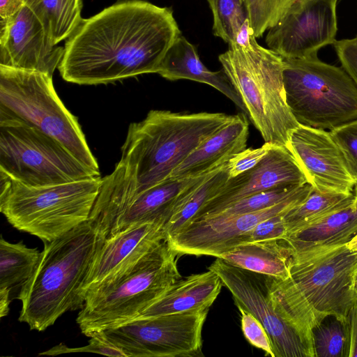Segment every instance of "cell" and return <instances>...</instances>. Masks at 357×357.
<instances>
[{
    "mask_svg": "<svg viewBox=\"0 0 357 357\" xmlns=\"http://www.w3.org/2000/svg\"><path fill=\"white\" fill-rule=\"evenodd\" d=\"M235 115L151 110L130 124L121 156L102 178L107 199L121 216L135 198L167 179L206 139L230 123Z\"/></svg>",
    "mask_w": 357,
    "mask_h": 357,
    "instance_id": "obj_2",
    "label": "cell"
},
{
    "mask_svg": "<svg viewBox=\"0 0 357 357\" xmlns=\"http://www.w3.org/2000/svg\"><path fill=\"white\" fill-rule=\"evenodd\" d=\"M40 20L54 45L66 40L83 19L82 0H24Z\"/></svg>",
    "mask_w": 357,
    "mask_h": 357,
    "instance_id": "obj_26",
    "label": "cell"
},
{
    "mask_svg": "<svg viewBox=\"0 0 357 357\" xmlns=\"http://www.w3.org/2000/svg\"><path fill=\"white\" fill-rule=\"evenodd\" d=\"M24 6V0H0V26L7 24Z\"/></svg>",
    "mask_w": 357,
    "mask_h": 357,
    "instance_id": "obj_40",
    "label": "cell"
},
{
    "mask_svg": "<svg viewBox=\"0 0 357 357\" xmlns=\"http://www.w3.org/2000/svg\"><path fill=\"white\" fill-rule=\"evenodd\" d=\"M347 245L350 249L357 250V235L348 243Z\"/></svg>",
    "mask_w": 357,
    "mask_h": 357,
    "instance_id": "obj_43",
    "label": "cell"
},
{
    "mask_svg": "<svg viewBox=\"0 0 357 357\" xmlns=\"http://www.w3.org/2000/svg\"><path fill=\"white\" fill-rule=\"evenodd\" d=\"M357 235V199L286 235L292 252L317 246L348 244Z\"/></svg>",
    "mask_w": 357,
    "mask_h": 357,
    "instance_id": "obj_23",
    "label": "cell"
},
{
    "mask_svg": "<svg viewBox=\"0 0 357 357\" xmlns=\"http://www.w3.org/2000/svg\"><path fill=\"white\" fill-rule=\"evenodd\" d=\"M0 109L56 139L100 174L77 118L57 95L52 75L0 65Z\"/></svg>",
    "mask_w": 357,
    "mask_h": 357,
    "instance_id": "obj_9",
    "label": "cell"
},
{
    "mask_svg": "<svg viewBox=\"0 0 357 357\" xmlns=\"http://www.w3.org/2000/svg\"><path fill=\"white\" fill-rule=\"evenodd\" d=\"M248 135L249 123L245 114L235 115L233 121L197 146L169 178H191L211 172L245 149Z\"/></svg>",
    "mask_w": 357,
    "mask_h": 357,
    "instance_id": "obj_20",
    "label": "cell"
},
{
    "mask_svg": "<svg viewBox=\"0 0 357 357\" xmlns=\"http://www.w3.org/2000/svg\"><path fill=\"white\" fill-rule=\"evenodd\" d=\"M357 37V36H356Z\"/></svg>",
    "mask_w": 357,
    "mask_h": 357,
    "instance_id": "obj_47",
    "label": "cell"
},
{
    "mask_svg": "<svg viewBox=\"0 0 357 357\" xmlns=\"http://www.w3.org/2000/svg\"><path fill=\"white\" fill-rule=\"evenodd\" d=\"M229 178L227 162L213 171L173 212L163 225L166 238L189 225L204 204L218 192Z\"/></svg>",
    "mask_w": 357,
    "mask_h": 357,
    "instance_id": "obj_27",
    "label": "cell"
},
{
    "mask_svg": "<svg viewBox=\"0 0 357 357\" xmlns=\"http://www.w3.org/2000/svg\"><path fill=\"white\" fill-rule=\"evenodd\" d=\"M167 238L123 273L89 292L76 321L87 337L135 317L181 276Z\"/></svg>",
    "mask_w": 357,
    "mask_h": 357,
    "instance_id": "obj_5",
    "label": "cell"
},
{
    "mask_svg": "<svg viewBox=\"0 0 357 357\" xmlns=\"http://www.w3.org/2000/svg\"><path fill=\"white\" fill-rule=\"evenodd\" d=\"M315 357H346L348 355L347 323L333 317L313 330Z\"/></svg>",
    "mask_w": 357,
    "mask_h": 357,
    "instance_id": "obj_30",
    "label": "cell"
},
{
    "mask_svg": "<svg viewBox=\"0 0 357 357\" xmlns=\"http://www.w3.org/2000/svg\"><path fill=\"white\" fill-rule=\"evenodd\" d=\"M337 0H294L266 36L268 48L284 59L317 54L333 45L337 31Z\"/></svg>",
    "mask_w": 357,
    "mask_h": 357,
    "instance_id": "obj_14",
    "label": "cell"
},
{
    "mask_svg": "<svg viewBox=\"0 0 357 357\" xmlns=\"http://www.w3.org/2000/svg\"><path fill=\"white\" fill-rule=\"evenodd\" d=\"M254 32L251 27L248 18L244 22L238 30L234 42L230 45H236L238 47H245L250 45L252 38L254 36Z\"/></svg>",
    "mask_w": 357,
    "mask_h": 357,
    "instance_id": "obj_41",
    "label": "cell"
},
{
    "mask_svg": "<svg viewBox=\"0 0 357 357\" xmlns=\"http://www.w3.org/2000/svg\"><path fill=\"white\" fill-rule=\"evenodd\" d=\"M289 276L271 277L276 310L313 339V330L327 317L347 323L357 303V250L347 244L292 252Z\"/></svg>",
    "mask_w": 357,
    "mask_h": 357,
    "instance_id": "obj_3",
    "label": "cell"
},
{
    "mask_svg": "<svg viewBox=\"0 0 357 357\" xmlns=\"http://www.w3.org/2000/svg\"><path fill=\"white\" fill-rule=\"evenodd\" d=\"M100 241L87 221L44 242L36 269L17 296L20 322L43 331L66 312L83 307L81 286Z\"/></svg>",
    "mask_w": 357,
    "mask_h": 357,
    "instance_id": "obj_4",
    "label": "cell"
},
{
    "mask_svg": "<svg viewBox=\"0 0 357 357\" xmlns=\"http://www.w3.org/2000/svg\"><path fill=\"white\" fill-rule=\"evenodd\" d=\"M0 181L1 213L13 227L45 242L89 220L102 178L31 186L0 172Z\"/></svg>",
    "mask_w": 357,
    "mask_h": 357,
    "instance_id": "obj_7",
    "label": "cell"
},
{
    "mask_svg": "<svg viewBox=\"0 0 357 357\" xmlns=\"http://www.w3.org/2000/svg\"><path fill=\"white\" fill-rule=\"evenodd\" d=\"M286 1L290 3V2L293 1L294 0H286Z\"/></svg>",
    "mask_w": 357,
    "mask_h": 357,
    "instance_id": "obj_46",
    "label": "cell"
},
{
    "mask_svg": "<svg viewBox=\"0 0 357 357\" xmlns=\"http://www.w3.org/2000/svg\"><path fill=\"white\" fill-rule=\"evenodd\" d=\"M256 38L254 36L245 47L229 46L219 61L264 141L287 147L299 124L286 101L283 58L259 45Z\"/></svg>",
    "mask_w": 357,
    "mask_h": 357,
    "instance_id": "obj_6",
    "label": "cell"
},
{
    "mask_svg": "<svg viewBox=\"0 0 357 357\" xmlns=\"http://www.w3.org/2000/svg\"><path fill=\"white\" fill-rule=\"evenodd\" d=\"M157 73L171 81L190 79L210 85L229 98L246 114L242 100L224 71L208 70L200 60L194 45L182 35L168 50Z\"/></svg>",
    "mask_w": 357,
    "mask_h": 357,
    "instance_id": "obj_22",
    "label": "cell"
},
{
    "mask_svg": "<svg viewBox=\"0 0 357 357\" xmlns=\"http://www.w3.org/2000/svg\"><path fill=\"white\" fill-rule=\"evenodd\" d=\"M211 172L191 178H169L140 193L119 217L109 236L135 225H164L173 212Z\"/></svg>",
    "mask_w": 357,
    "mask_h": 357,
    "instance_id": "obj_19",
    "label": "cell"
},
{
    "mask_svg": "<svg viewBox=\"0 0 357 357\" xmlns=\"http://www.w3.org/2000/svg\"><path fill=\"white\" fill-rule=\"evenodd\" d=\"M274 145L265 142L256 149H245L233 155L228 161L229 176L236 177L254 168Z\"/></svg>",
    "mask_w": 357,
    "mask_h": 357,
    "instance_id": "obj_36",
    "label": "cell"
},
{
    "mask_svg": "<svg viewBox=\"0 0 357 357\" xmlns=\"http://www.w3.org/2000/svg\"><path fill=\"white\" fill-rule=\"evenodd\" d=\"M278 1L245 0L248 18L256 38L261 37L276 24Z\"/></svg>",
    "mask_w": 357,
    "mask_h": 357,
    "instance_id": "obj_32",
    "label": "cell"
},
{
    "mask_svg": "<svg viewBox=\"0 0 357 357\" xmlns=\"http://www.w3.org/2000/svg\"><path fill=\"white\" fill-rule=\"evenodd\" d=\"M0 172L31 186L100 176L58 140L1 109Z\"/></svg>",
    "mask_w": 357,
    "mask_h": 357,
    "instance_id": "obj_10",
    "label": "cell"
},
{
    "mask_svg": "<svg viewBox=\"0 0 357 357\" xmlns=\"http://www.w3.org/2000/svg\"><path fill=\"white\" fill-rule=\"evenodd\" d=\"M283 61L286 101L299 125L331 131L357 119V86L342 67L317 54Z\"/></svg>",
    "mask_w": 357,
    "mask_h": 357,
    "instance_id": "obj_8",
    "label": "cell"
},
{
    "mask_svg": "<svg viewBox=\"0 0 357 357\" xmlns=\"http://www.w3.org/2000/svg\"><path fill=\"white\" fill-rule=\"evenodd\" d=\"M291 256V250L283 239H272L238 245L217 258L248 271L284 280L289 276Z\"/></svg>",
    "mask_w": 357,
    "mask_h": 357,
    "instance_id": "obj_24",
    "label": "cell"
},
{
    "mask_svg": "<svg viewBox=\"0 0 357 357\" xmlns=\"http://www.w3.org/2000/svg\"><path fill=\"white\" fill-rule=\"evenodd\" d=\"M208 269L220 277L238 308L252 313L264 326L275 357H315L314 340L275 308L271 296V276L233 266L220 258Z\"/></svg>",
    "mask_w": 357,
    "mask_h": 357,
    "instance_id": "obj_12",
    "label": "cell"
},
{
    "mask_svg": "<svg viewBox=\"0 0 357 357\" xmlns=\"http://www.w3.org/2000/svg\"><path fill=\"white\" fill-rule=\"evenodd\" d=\"M213 15V34L231 45L248 18L245 0H206Z\"/></svg>",
    "mask_w": 357,
    "mask_h": 357,
    "instance_id": "obj_29",
    "label": "cell"
},
{
    "mask_svg": "<svg viewBox=\"0 0 357 357\" xmlns=\"http://www.w3.org/2000/svg\"><path fill=\"white\" fill-rule=\"evenodd\" d=\"M348 331L347 357L357 356V303L349 312L347 321Z\"/></svg>",
    "mask_w": 357,
    "mask_h": 357,
    "instance_id": "obj_39",
    "label": "cell"
},
{
    "mask_svg": "<svg viewBox=\"0 0 357 357\" xmlns=\"http://www.w3.org/2000/svg\"><path fill=\"white\" fill-rule=\"evenodd\" d=\"M357 183V119L330 131Z\"/></svg>",
    "mask_w": 357,
    "mask_h": 357,
    "instance_id": "obj_33",
    "label": "cell"
},
{
    "mask_svg": "<svg viewBox=\"0 0 357 357\" xmlns=\"http://www.w3.org/2000/svg\"><path fill=\"white\" fill-rule=\"evenodd\" d=\"M286 213L275 215L259 222L246 234L244 243L265 240L284 239L287 234L284 220V215Z\"/></svg>",
    "mask_w": 357,
    "mask_h": 357,
    "instance_id": "obj_37",
    "label": "cell"
},
{
    "mask_svg": "<svg viewBox=\"0 0 357 357\" xmlns=\"http://www.w3.org/2000/svg\"><path fill=\"white\" fill-rule=\"evenodd\" d=\"M208 310L137 317L95 335L126 357L200 356L202 332Z\"/></svg>",
    "mask_w": 357,
    "mask_h": 357,
    "instance_id": "obj_11",
    "label": "cell"
},
{
    "mask_svg": "<svg viewBox=\"0 0 357 357\" xmlns=\"http://www.w3.org/2000/svg\"><path fill=\"white\" fill-rule=\"evenodd\" d=\"M166 238L162 225L144 223L100 239L81 286L84 303L89 292L123 273Z\"/></svg>",
    "mask_w": 357,
    "mask_h": 357,
    "instance_id": "obj_18",
    "label": "cell"
},
{
    "mask_svg": "<svg viewBox=\"0 0 357 357\" xmlns=\"http://www.w3.org/2000/svg\"><path fill=\"white\" fill-rule=\"evenodd\" d=\"M354 195L355 197L357 199V183H356V185L354 187Z\"/></svg>",
    "mask_w": 357,
    "mask_h": 357,
    "instance_id": "obj_44",
    "label": "cell"
},
{
    "mask_svg": "<svg viewBox=\"0 0 357 357\" xmlns=\"http://www.w3.org/2000/svg\"><path fill=\"white\" fill-rule=\"evenodd\" d=\"M76 352H90L109 356L126 357L125 354L116 348L100 335L90 337L87 345L81 347H69L64 344H59L48 350L39 354L40 356H56L63 354Z\"/></svg>",
    "mask_w": 357,
    "mask_h": 357,
    "instance_id": "obj_35",
    "label": "cell"
},
{
    "mask_svg": "<svg viewBox=\"0 0 357 357\" xmlns=\"http://www.w3.org/2000/svg\"><path fill=\"white\" fill-rule=\"evenodd\" d=\"M41 252L27 247L22 241L10 243L0 239V288L10 291L11 299L29 282L38 266Z\"/></svg>",
    "mask_w": 357,
    "mask_h": 357,
    "instance_id": "obj_25",
    "label": "cell"
},
{
    "mask_svg": "<svg viewBox=\"0 0 357 357\" xmlns=\"http://www.w3.org/2000/svg\"><path fill=\"white\" fill-rule=\"evenodd\" d=\"M355 198L353 193L321 192L312 187L307 197L284 215L286 235L346 206Z\"/></svg>",
    "mask_w": 357,
    "mask_h": 357,
    "instance_id": "obj_28",
    "label": "cell"
},
{
    "mask_svg": "<svg viewBox=\"0 0 357 357\" xmlns=\"http://www.w3.org/2000/svg\"><path fill=\"white\" fill-rule=\"evenodd\" d=\"M223 284L217 273L207 271L180 279L138 317H153L209 310Z\"/></svg>",
    "mask_w": 357,
    "mask_h": 357,
    "instance_id": "obj_21",
    "label": "cell"
},
{
    "mask_svg": "<svg viewBox=\"0 0 357 357\" xmlns=\"http://www.w3.org/2000/svg\"><path fill=\"white\" fill-rule=\"evenodd\" d=\"M306 183V176L291 152L286 146H273L254 168L229 178L218 192L204 204L192 222L213 215L252 194Z\"/></svg>",
    "mask_w": 357,
    "mask_h": 357,
    "instance_id": "obj_16",
    "label": "cell"
},
{
    "mask_svg": "<svg viewBox=\"0 0 357 357\" xmlns=\"http://www.w3.org/2000/svg\"><path fill=\"white\" fill-rule=\"evenodd\" d=\"M10 291L0 288V317H6L9 312V305L11 301Z\"/></svg>",
    "mask_w": 357,
    "mask_h": 357,
    "instance_id": "obj_42",
    "label": "cell"
},
{
    "mask_svg": "<svg viewBox=\"0 0 357 357\" xmlns=\"http://www.w3.org/2000/svg\"><path fill=\"white\" fill-rule=\"evenodd\" d=\"M311 189L310 184L303 185L283 201L261 211L234 215H213L195 220L167 237V243L178 256L209 255L217 258L244 243L246 234L261 221L286 213L301 204Z\"/></svg>",
    "mask_w": 357,
    "mask_h": 357,
    "instance_id": "obj_13",
    "label": "cell"
},
{
    "mask_svg": "<svg viewBox=\"0 0 357 357\" xmlns=\"http://www.w3.org/2000/svg\"><path fill=\"white\" fill-rule=\"evenodd\" d=\"M64 47L54 45L44 26L26 6L0 26V65L50 75L59 67Z\"/></svg>",
    "mask_w": 357,
    "mask_h": 357,
    "instance_id": "obj_17",
    "label": "cell"
},
{
    "mask_svg": "<svg viewBox=\"0 0 357 357\" xmlns=\"http://www.w3.org/2000/svg\"><path fill=\"white\" fill-rule=\"evenodd\" d=\"M241 314L242 332L252 346L263 350L266 356L275 357L272 342L262 324L252 313L238 308Z\"/></svg>",
    "mask_w": 357,
    "mask_h": 357,
    "instance_id": "obj_34",
    "label": "cell"
},
{
    "mask_svg": "<svg viewBox=\"0 0 357 357\" xmlns=\"http://www.w3.org/2000/svg\"><path fill=\"white\" fill-rule=\"evenodd\" d=\"M333 45L342 67L357 86V37L335 40Z\"/></svg>",
    "mask_w": 357,
    "mask_h": 357,
    "instance_id": "obj_38",
    "label": "cell"
},
{
    "mask_svg": "<svg viewBox=\"0 0 357 357\" xmlns=\"http://www.w3.org/2000/svg\"><path fill=\"white\" fill-rule=\"evenodd\" d=\"M301 186L278 187L255 193L227 206L213 215H234L261 211L283 201Z\"/></svg>",
    "mask_w": 357,
    "mask_h": 357,
    "instance_id": "obj_31",
    "label": "cell"
},
{
    "mask_svg": "<svg viewBox=\"0 0 357 357\" xmlns=\"http://www.w3.org/2000/svg\"><path fill=\"white\" fill-rule=\"evenodd\" d=\"M287 148L312 188L321 192L352 193L356 181L330 131L299 125L291 132Z\"/></svg>",
    "mask_w": 357,
    "mask_h": 357,
    "instance_id": "obj_15",
    "label": "cell"
},
{
    "mask_svg": "<svg viewBox=\"0 0 357 357\" xmlns=\"http://www.w3.org/2000/svg\"><path fill=\"white\" fill-rule=\"evenodd\" d=\"M181 35L172 8L121 1L82 20L66 39L58 69L64 80L80 85L157 73Z\"/></svg>",
    "mask_w": 357,
    "mask_h": 357,
    "instance_id": "obj_1",
    "label": "cell"
},
{
    "mask_svg": "<svg viewBox=\"0 0 357 357\" xmlns=\"http://www.w3.org/2000/svg\"><path fill=\"white\" fill-rule=\"evenodd\" d=\"M355 287H356V290L357 291V271H356V282H355Z\"/></svg>",
    "mask_w": 357,
    "mask_h": 357,
    "instance_id": "obj_45",
    "label": "cell"
}]
</instances>
